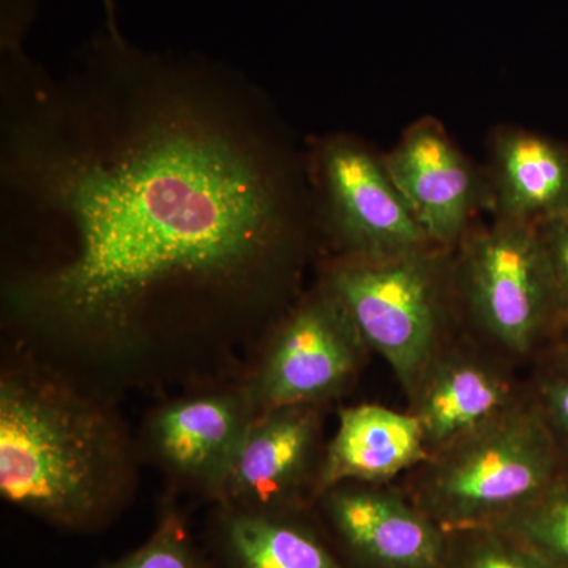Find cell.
I'll list each match as a JSON object with an SVG mask.
<instances>
[{"mask_svg":"<svg viewBox=\"0 0 568 568\" xmlns=\"http://www.w3.org/2000/svg\"><path fill=\"white\" fill-rule=\"evenodd\" d=\"M2 215L61 246L9 291L39 327L133 346L248 315L316 224L308 168L245 82L99 37L54 80L2 51Z\"/></svg>","mask_w":568,"mask_h":568,"instance_id":"cell-1","label":"cell"},{"mask_svg":"<svg viewBox=\"0 0 568 568\" xmlns=\"http://www.w3.org/2000/svg\"><path fill=\"white\" fill-rule=\"evenodd\" d=\"M121 429L108 410L43 372L0 384V491L11 506L70 532H97L129 496Z\"/></svg>","mask_w":568,"mask_h":568,"instance_id":"cell-2","label":"cell"},{"mask_svg":"<svg viewBox=\"0 0 568 568\" xmlns=\"http://www.w3.org/2000/svg\"><path fill=\"white\" fill-rule=\"evenodd\" d=\"M562 452L537 406H514L435 455L414 504L450 530L496 526L560 476Z\"/></svg>","mask_w":568,"mask_h":568,"instance_id":"cell-3","label":"cell"},{"mask_svg":"<svg viewBox=\"0 0 568 568\" xmlns=\"http://www.w3.org/2000/svg\"><path fill=\"white\" fill-rule=\"evenodd\" d=\"M321 286L413 395L435 361L448 312L458 304L454 250L432 245L381 260L336 256Z\"/></svg>","mask_w":568,"mask_h":568,"instance_id":"cell-4","label":"cell"},{"mask_svg":"<svg viewBox=\"0 0 568 568\" xmlns=\"http://www.w3.org/2000/svg\"><path fill=\"white\" fill-rule=\"evenodd\" d=\"M458 304L511 353L526 354L560 325L551 274L534 224L474 223L454 248Z\"/></svg>","mask_w":568,"mask_h":568,"instance_id":"cell-5","label":"cell"},{"mask_svg":"<svg viewBox=\"0 0 568 568\" xmlns=\"http://www.w3.org/2000/svg\"><path fill=\"white\" fill-rule=\"evenodd\" d=\"M317 226L336 256H399L432 246L388 173L384 155L351 134L321 138L310 152Z\"/></svg>","mask_w":568,"mask_h":568,"instance_id":"cell-6","label":"cell"},{"mask_svg":"<svg viewBox=\"0 0 568 568\" xmlns=\"http://www.w3.org/2000/svg\"><path fill=\"white\" fill-rule=\"evenodd\" d=\"M362 346L345 308L321 286L284 320L246 394L256 413L315 405L346 386Z\"/></svg>","mask_w":568,"mask_h":568,"instance_id":"cell-7","label":"cell"},{"mask_svg":"<svg viewBox=\"0 0 568 568\" xmlns=\"http://www.w3.org/2000/svg\"><path fill=\"white\" fill-rule=\"evenodd\" d=\"M384 160L433 245L454 250L478 213L489 209L484 168L470 162L443 122L432 115L409 123Z\"/></svg>","mask_w":568,"mask_h":568,"instance_id":"cell-8","label":"cell"},{"mask_svg":"<svg viewBox=\"0 0 568 568\" xmlns=\"http://www.w3.org/2000/svg\"><path fill=\"white\" fill-rule=\"evenodd\" d=\"M321 514L347 568H444L446 530L402 496L339 485L321 496Z\"/></svg>","mask_w":568,"mask_h":568,"instance_id":"cell-9","label":"cell"},{"mask_svg":"<svg viewBox=\"0 0 568 568\" xmlns=\"http://www.w3.org/2000/svg\"><path fill=\"white\" fill-rule=\"evenodd\" d=\"M317 432L312 406L274 407L256 413L212 493L216 506L302 510V481L315 455Z\"/></svg>","mask_w":568,"mask_h":568,"instance_id":"cell-10","label":"cell"},{"mask_svg":"<svg viewBox=\"0 0 568 568\" xmlns=\"http://www.w3.org/2000/svg\"><path fill=\"white\" fill-rule=\"evenodd\" d=\"M254 416L246 392L179 399L152 418L149 443L171 476L212 496Z\"/></svg>","mask_w":568,"mask_h":568,"instance_id":"cell-11","label":"cell"},{"mask_svg":"<svg viewBox=\"0 0 568 568\" xmlns=\"http://www.w3.org/2000/svg\"><path fill=\"white\" fill-rule=\"evenodd\" d=\"M484 173L493 220L537 226L568 213L566 142L525 126H496Z\"/></svg>","mask_w":568,"mask_h":568,"instance_id":"cell-12","label":"cell"},{"mask_svg":"<svg viewBox=\"0 0 568 568\" xmlns=\"http://www.w3.org/2000/svg\"><path fill=\"white\" fill-rule=\"evenodd\" d=\"M204 548L215 568H347L304 510L216 506Z\"/></svg>","mask_w":568,"mask_h":568,"instance_id":"cell-13","label":"cell"},{"mask_svg":"<svg viewBox=\"0 0 568 568\" xmlns=\"http://www.w3.org/2000/svg\"><path fill=\"white\" fill-rule=\"evenodd\" d=\"M413 398L429 455L440 454L515 406L511 388L499 373L459 355L435 357Z\"/></svg>","mask_w":568,"mask_h":568,"instance_id":"cell-14","label":"cell"},{"mask_svg":"<svg viewBox=\"0 0 568 568\" xmlns=\"http://www.w3.org/2000/svg\"><path fill=\"white\" fill-rule=\"evenodd\" d=\"M429 457L414 414L376 405L347 407L325 452L315 493L321 497L349 480H387Z\"/></svg>","mask_w":568,"mask_h":568,"instance_id":"cell-15","label":"cell"},{"mask_svg":"<svg viewBox=\"0 0 568 568\" xmlns=\"http://www.w3.org/2000/svg\"><path fill=\"white\" fill-rule=\"evenodd\" d=\"M444 568L564 567L506 530L484 526L447 532Z\"/></svg>","mask_w":568,"mask_h":568,"instance_id":"cell-16","label":"cell"},{"mask_svg":"<svg viewBox=\"0 0 568 568\" xmlns=\"http://www.w3.org/2000/svg\"><path fill=\"white\" fill-rule=\"evenodd\" d=\"M495 528L506 530L568 568V476L562 474L536 500Z\"/></svg>","mask_w":568,"mask_h":568,"instance_id":"cell-17","label":"cell"},{"mask_svg":"<svg viewBox=\"0 0 568 568\" xmlns=\"http://www.w3.org/2000/svg\"><path fill=\"white\" fill-rule=\"evenodd\" d=\"M100 568H215L194 540L183 511L168 504L151 537L140 548Z\"/></svg>","mask_w":568,"mask_h":568,"instance_id":"cell-18","label":"cell"},{"mask_svg":"<svg viewBox=\"0 0 568 568\" xmlns=\"http://www.w3.org/2000/svg\"><path fill=\"white\" fill-rule=\"evenodd\" d=\"M537 233L547 257L562 325L568 323V213L537 224Z\"/></svg>","mask_w":568,"mask_h":568,"instance_id":"cell-19","label":"cell"},{"mask_svg":"<svg viewBox=\"0 0 568 568\" xmlns=\"http://www.w3.org/2000/svg\"><path fill=\"white\" fill-rule=\"evenodd\" d=\"M538 407L547 418L560 452L568 454V366L545 377L538 392Z\"/></svg>","mask_w":568,"mask_h":568,"instance_id":"cell-20","label":"cell"},{"mask_svg":"<svg viewBox=\"0 0 568 568\" xmlns=\"http://www.w3.org/2000/svg\"><path fill=\"white\" fill-rule=\"evenodd\" d=\"M32 20V0H3L2 48L21 47Z\"/></svg>","mask_w":568,"mask_h":568,"instance_id":"cell-21","label":"cell"},{"mask_svg":"<svg viewBox=\"0 0 568 568\" xmlns=\"http://www.w3.org/2000/svg\"><path fill=\"white\" fill-rule=\"evenodd\" d=\"M559 355L562 358V365L568 366V323L560 325L559 327Z\"/></svg>","mask_w":568,"mask_h":568,"instance_id":"cell-22","label":"cell"},{"mask_svg":"<svg viewBox=\"0 0 568 568\" xmlns=\"http://www.w3.org/2000/svg\"><path fill=\"white\" fill-rule=\"evenodd\" d=\"M104 10L108 13V32L119 36L118 24H115L114 2L112 0H103Z\"/></svg>","mask_w":568,"mask_h":568,"instance_id":"cell-23","label":"cell"}]
</instances>
